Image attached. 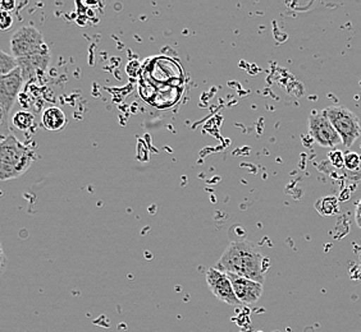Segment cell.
Masks as SVG:
<instances>
[{
  "label": "cell",
  "instance_id": "obj_1",
  "mask_svg": "<svg viewBox=\"0 0 361 332\" xmlns=\"http://www.w3.org/2000/svg\"><path fill=\"white\" fill-rule=\"evenodd\" d=\"M216 269L224 274H232L264 284L268 266H265L264 256L257 244L249 241H237L229 243L216 262Z\"/></svg>",
  "mask_w": 361,
  "mask_h": 332
},
{
  "label": "cell",
  "instance_id": "obj_2",
  "mask_svg": "<svg viewBox=\"0 0 361 332\" xmlns=\"http://www.w3.org/2000/svg\"><path fill=\"white\" fill-rule=\"evenodd\" d=\"M36 159V153L13 134L3 136L0 143V179L3 181L20 178L27 172Z\"/></svg>",
  "mask_w": 361,
  "mask_h": 332
},
{
  "label": "cell",
  "instance_id": "obj_3",
  "mask_svg": "<svg viewBox=\"0 0 361 332\" xmlns=\"http://www.w3.org/2000/svg\"><path fill=\"white\" fill-rule=\"evenodd\" d=\"M323 111L334 125V129L340 134L342 143L346 147L354 145L355 141L361 134L360 122L354 111L345 106H329Z\"/></svg>",
  "mask_w": 361,
  "mask_h": 332
},
{
  "label": "cell",
  "instance_id": "obj_4",
  "mask_svg": "<svg viewBox=\"0 0 361 332\" xmlns=\"http://www.w3.org/2000/svg\"><path fill=\"white\" fill-rule=\"evenodd\" d=\"M9 46L12 50V56L20 59L32 56L48 45L44 42V36L37 28L34 26H23L12 35Z\"/></svg>",
  "mask_w": 361,
  "mask_h": 332
},
{
  "label": "cell",
  "instance_id": "obj_5",
  "mask_svg": "<svg viewBox=\"0 0 361 332\" xmlns=\"http://www.w3.org/2000/svg\"><path fill=\"white\" fill-rule=\"evenodd\" d=\"M25 79L21 70H14L8 76H0V110H1V125L7 128L8 118L13 108L17 97L21 92Z\"/></svg>",
  "mask_w": 361,
  "mask_h": 332
},
{
  "label": "cell",
  "instance_id": "obj_6",
  "mask_svg": "<svg viewBox=\"0 0 361 332\" xmlns=\"http://www.w3.org/2000/svg\"><path fill=\"white\" fill-rule=\"evenodd\" d=\"M309 134L320 147L334 148L342 143L340 134L326 118L324 111H313L309 117Z\"/></svg>",
  "mask_w": 361,
  "mask_h": 332
},
{
  "label": "cell",
  "instance_id": "obj_7",
  "mask_svg": "<svg viewBox=\"0 0 361 332\" xmlns=\"http://www.w3.org/2000/svg\"><path fill=\"white\" fill-rule=\"evenodd\" d=\"M205 279H207L209 289L218 300H221L231 307L243 305L238 300V298L236 297V293L233 290V285L231 283V279L227 274L218 270L216 267H210L205 275Z\"/></svg>",
  "mask_w": 361,
  "mask_h": 332
},
{
  "label": "cell",
  "instance_id": "obj_8",
  "mask_svg": "<svg viewBox=\"0 0 361 332\" xmlns=\"http://www.w3.org/2000/svg\"><path fill=\"white\" fill-rule=\"evenodd\" d=\"M17 60H18V68L21 70L25 82H28L42 76L44 72L48 70L49 63H50V50L48 46H45L35 54L20 58Z\"/></svg>",
  "mask_w": 361,
  "mask_h": 332
},
{
  "label": "cell",
  "instance_id": "obj_9",
  "mask_svg": "<svg viewBox=\"0 0 361 332\" xmlns=\"http://www.w3.org/2000/svg\"><path fill=\"white\" fill-rule=\"evenodd\" d=\"M231 283L233 285V290L236 293V297L243 305H254L259 302L263 294V284L252 281L250 279L237 276L232 274H227Z\"/></svg>",
  "mask_w": 361,
  "mask_h": 332
},
{
  "label": "cell",
  "instance_id": "obj_10",
  "mask_svg": "<svg viewBox=\"0 0 361 332\" xmlns=\"http://www.w3.org/2000/svg\"><path fill=\"white\" fill-rule=\"evenodd\" d=\"M42 124L47 131H62L67 124V118L62 109L56 106H50L42 113Z\"/></svg>",
  "mask_w": 361,
  "mask_h": 332
},
{
  "label": "cell",
  "instance_id": "obj_11",
  "mask_svg": "<svg viewBox=\"0 0 361 332\" xmlns=\"http://www.w3.org/2000/svg\"><path fill=\"white\" fill-rule=\"evenodd\" d=\"M34 123H35V117L30 111H17L12 118V125L16 127L18 131H30Z\"/></svg>",
  "mask_w": 361,
  "mask_h": 332
},
{
  "label": "cell",
  "instance_id": "obj_12",
  "mask_svg": "<svg viewBox=\"0 0 361 332\" xmlns=\"http://www.w3.org/2000/svg\"><path fill=\"white\" fill-rule=\"evenodd\" d=\"M18 70V60L6 51H0V76H8L14 70Z\"/></svg>",
  "mask_w": 361,
  "mask_h": 332
},
{
  "label": "cell",
  "instance_id": "obj_13",
  "mask_svg": "<svg viewBox=\"0 0 361 332\" xmlns=\"http://www.w3.org/2000/svg\"><path fill=\"white\" fill-rule=\"evenodd\" d=\"M336 208H337V200L334 197H326L317 203V210L324 216L334 214Z\"/></svg>",
  "mask_w": 361,
  "mask_h": 332
},
{
  "label": "cell",
  "instance_id": "obj_14",
  "mask_svg": "<svg viewBox=\"0 0 361 332\" xmlns=\"http://www.w3.org/2000/svg\"><path fill=\"white\" fill-rule=\"evenodd\" d=\"M361 159L357 153H350L345 156V166L348 170H356L360 166Z\"/></svg>",
  "mask_w": 361,
  "mask_h": 332
},
{
  "label": "cell",
  "instance_id": "obj_15",
  "mask_svg": "<svg viewBox=\"0 0 361 332\" xmlns=\"http://www.w3.org/2000/svg\"><path fill=\"white\" fill-rule=\"evenodd\" d=\"M0 26H1V30L3 31H7L8 28H11V26L13 25V17H12V14L9 13V12H1V15H0Z\"/></svg>",
  "mask_w": 361,
  "mask_h": 332
},
{
  "label": "cell",
  "instance_id": "obj_16",
  "mask_svg": "<svg viewBox=\"0 0 361 332\" xmlns=\"http://www.w3.org/2000/svg\"><path fill=\"white\" fill-rule=\"evenodd\" d=\"M329 159L334 162V165L337 166V167H342V166L345 165V158H343V155L340 151L331 153Z\"/></svg>",
  "mask_w": 361,
  "mask_h": 332
},
{
  "label": "cell",
  "instance_id": "obj_17",
  "mask_svg": "<svg viewBox=\"0 0 361 332\" xmlns=\"http://www.w3.org/2000/svg\"><path fill=\"white\" fill-rule=\"evenodd\" d=\"M356 222H357V225L361 228V201L359 202L357 208H356Z\"/></svg>",
  "mask_w": 361,
  "mask_h": 332
},
{
  "label": "cell",
  "instance_id": "obj_18",
  "mask_svg": "<svg viewBox=\"0 0 361 332\" xmlns=\"http://www.w3.org/2000/svg\"><path fill=\"white\" fill-rule=\"evenodd\" d=\"M6 4H7V3H6V1H3V3H1V6H6ZM8 7H9V11H12V8L14 7L13 1H11V3H8Z\"/></svg>",
  "mask_w": 361,
  "mask_h": 332
}]
</instances>
